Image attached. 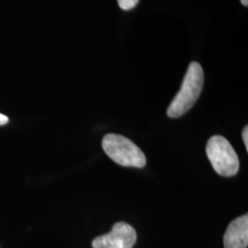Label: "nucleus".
<instances>
[{
    "label": "nucleus",
    "mask_w": 248,
    "mask_h": 248,
    "mask_svg": "<svg viewBox=\"0 0 248 248\" xmlns=\"http://www.w3.org/2000/svg\"><path fill=\"white\" fill-rule=\"evenodd\" d=\"M203 83V70L202 65L199 62H190L180 90L168 108V116L170 118H178L187 112L194 106L200 97Z\"/></svg>",
    "instance_id": "f257e3e1"
},
{
    "label": "nucleus",
    "mask_w": 248,
    "mask_h": 248,
    "mask_svg": "<svg viewBox=\"0 0 248 248\" xmlns=\"http://www.w3.org/2000/svg\"><path fill=\"white\" fill-rule=\"evenodd\" d=\"M102 148L109 158L121 166L142 169L146 164V157L142 151L123 135L107 134L102 141Z\"/></svg>",
    "instance_id": "f03ea898"
},
{
    "label": "nucleus",
    "mask_w": 248,
    "mask_h": 248,
    "mask_svg": "<svg viewBox=\"0 0 248 248\" xmlns=\"http://www.w3.org/2000/svg\"><path fill=\"white\" fill-rule=\"evenodd\" d=\"M207 156L213 169L222 177H233L239 170V159L229 141L221 135L209 139L206 147Z\"/></svg>",
    "instance_id": "7ed1b4c3"
},
{
    "label": "nucleus",
    "mask_w": 248,
    "mask_h": 248,
    "mask_svg": "<svg viewBox=\"0 0 248 248\" xmlns=\"http://www.w3.org/2000/svg\"><path fill=\"white\" fill-rule=\"evenodd\" d=\"M136 231L124 222H116L108 233L96 237L93 248H133L136 243Z\"/></svg>",
    "instance_id": "20e7f679"
},
{
    "label": "nucleus",
    "mask_w": 248,
    "mask_h": 248,
    "mask_svg": "<svg viewBox=\"0 0 248 248\" xmlns=\"http://www.w3.org/2000/svg\"><path fill=\"white\" fill-rule=\"evenodd\" d=\"M224 248H247L248 245V215L234 219L227 227L223 237Z\"/></svg>",
    "instance_id": "39448f33"
},
{
    "label": "nucleus",
    "mask_w": 248,
    "mask_h": 248,
    "mask_svg": "<svg viewBox=\"0 0 248 248\" xmlns=\"http://www.w3.org/2000/svg\"><path fill=\"white\" fill-rule=\"evenodd\" d=\"M139 0H118V4L120 8L124 10H130L133 9Z\"/></svg>",
    "instance_id": "423d86ee"
},
{
    "label": "nucleus",
    "mask_w": 248,
    "mask_h": 248,
    "mask_svg": "<svg viewBox=\"0 0 248 248\" xmlns=\"http://www.w3.org/2000/svg\"><path fill=\"white\" fill-rule=\"evenodd\" d=\"M242 136H243V140L245 142V145L247 147V151H248V127L246 126L243 130V133H242Z\"/></svg>",
    "instance_id": "0eeeda50"
},
{
    "label": "nucleus",
    "mask_w": 248,
    "mask_h": 248,
    "mask_svg": "<svg viewBox=\"0 0 248 248\" xmlns=\"http://www.w3.org/2000/svg\"><path fill=\"white\" fill-rule=\"evenodd\" d=\"M9 123V118L7 116L3 115L0 113V125H4V124Z\"/></svg>",
    "instance_id": "6e6552de"
},
{
    "label": "nucleus",
    "mask_w": 248,
    "mask_h": 248,
    "mask_svg": "<svg viewBox=\"0 0 248 248\" xmlns=\"http://www.w3.org/2000/svg\"><path fill=\"white\" fill-rule=\"evenodd\" d=\"M241 3L247 7L248 5V0H241Z\"/></svg>",
    "instance_id": "1a4fd4ad"
}]
</instances>
